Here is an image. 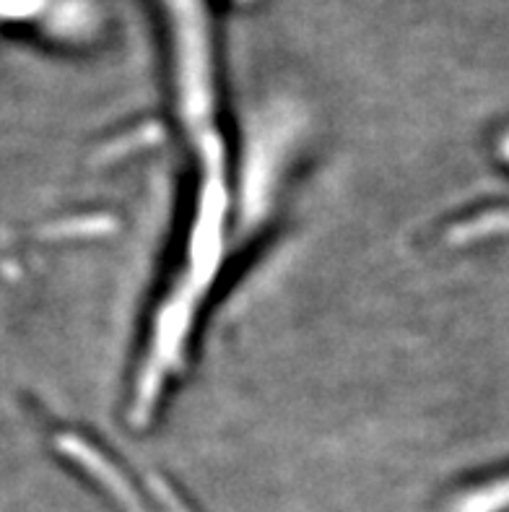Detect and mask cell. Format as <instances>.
I'll return each instance as SVG.
<instances>
[{"mask_svg":"<svg viewBox=\"0 0 509 512\" xmlns=\"http://www.w3.org/2000/svg\"><path fill=\"white\" fill-rule=\"evenodd\" d=\"M509 505V481H502L497 487L476 494L463 505V512H499Z\"/></svg>","mask_w":509,"mask_h":512,"instance_id":"obj_1","label":"cell"}]
</instances>
